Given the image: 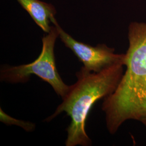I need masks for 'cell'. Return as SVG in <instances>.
Wrapping results in <instances>:
<instances>
[{
    "label": "cell",
    "mask_w": 146,
    "mask_h": 146,
    "mask_svg": "<svg viewBox=\"0 0 146 146\" xmlns=\"http://www.w3.org/2000/svg\"><path fill=\"white\" fill-rule=\"evenodd\" d=\"M128 39L126 70L115 91L104 98L102 106L111 134L127 120L138 121L146 127V23H131Z\"/></svg>",
    "instance_id": "cell-1"
},
{
    "label": "cell",
    "mask_w": 146,
    "mask_h": 146,
    "mask_svg": "<svg viewBox=\"0 0 146 146\" xmlns=\"http://www.w3.org/2000/svg\"><path fill=\"white\" fill-rule=\"evenodd\" d=\"M123 66L116 64L99 73L89 72L82 67L76 73L77 81L70 86L55 112L45 120L50 121L62 112L70 117L66 146L92 145L86 131L89 112L96 102L115 91L123 74Z\"/></svg>",
    "instance_id": "cell-2"
},
{
    "label": "cell",
    "mask_w": 146,
    "mask_h": 146,
    "mask_svg": "<svg viewBox=\"0 0 146 146\" xmlns=\"http://www.w3.org/2000/svg\"><path fill=\"white\" fill-rule=\"evenodd\" d=\"M59 33L54 26L47 35L42 37V51L33 62L20 66L5 65L1 67V81L11 84H24L32 75H35L50 84L55 92L63 98L67 94L70 86L63 81L56 68L54 48Z\"/></svg>",
    "instance_id": "cell-3"
},
{
    "label": "cell",
    "mask_w": 146,
    "mask_h": 146,
    "mask_svg": "<svg viewBox=\"0 0 146 146\" xmlns=\"http://www.w3.org/2000/svg\"><path fill=\"white\" fill-rule=\"evenodd\" d=\"M51 22L57 27L62 42L73 52L87 70L99 73L116 64L125 66V54H116L114 48L104 44H99L96 47H93L79 42L64 31L55 17L52 18Z\"/></svg>",
    "instance_id": "cell-4"
},
{
    "label": "cell",
    "mask_w": 146,
    "mask_h": 146,
    "mask_svg": "<svg viewBox=\"0 0 146 146\" xmlns=\"http://www.w3.org/2000/svg\"><path fill=\"white\" fill-rule=\"evenodd\" d=\"M17 1L43 31L46 33L50 31L52 27L49 26V23L56 13L52 5L39 0Z\"/></svg>",
    "instance_id": "cell-5"
},
{
    "label": "cell",
    "mask_w": 146,
    "mask_h": 146,
    "mask_svg": "<svg viewBox=\"0 0 146 146\" xmlns=\"http://www.w3.org/2000/svg\"><path fill=\"white\" fill-rule=\"evenodd\" d=\"M0 110V120L2 122L6 125H18L27 131H34L35 128V123L13 118L11 117L9 115L5 114L1 108Z\"/></svg>",
    "instance_id": "cell-6"
}]
</instances>
